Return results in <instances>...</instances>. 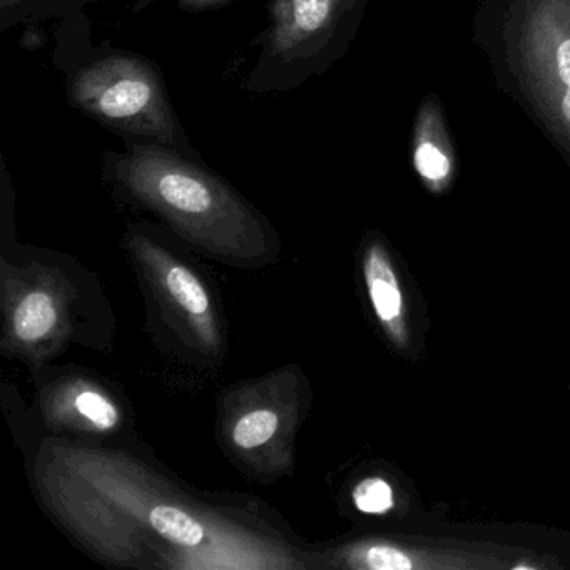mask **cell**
Instances as JSON below:
<instances>
[{
	"label": "cell",
	"instance_id": "13",
	"mask_svg": "<svg viewBox=\"0 0 570 570\" xmlns=\"http://www.w3.org/2000/svg\"><path fill=\"white\" fill-rule=\"evenodd\" d=\"M76 409L92 425L101 430L112 429L119 422V413L116 406L105 396L96 392H82L76 396Z\"/></svg>",
	"mask_w": 570,
	"mask_h": 570
},
{
	"label": "cell",
	"instance_id": "4",
	"mask_svg": "<svg viewBox=\"0 0 570 570\" xmlns=\"http://www.w3.org/2000/svg\"><path fill=\"white\" fill-rule=\"evenodd\" d=\"M517 55L530 101L570 151V0H529Z\"/></svg>",
	"mask_w": 570,
	"mask_h": 570
},
{
	"label": "cell",
	"instance_id": "14",
	"mask_svg": "<svg viewBox=\"0 0 570 570\" xmlns=\"http://www.w3.org/2000/svg\"><path fill=\"white\" fill-rule=\"evenodd\" d=\"M233 2L235 0H129V11L132 14H139L146 9L153 8V6L173 4L181 11L203 14V12L218 11V9L226 8Z\"/></svg>",
	"mask_w": 570,
	"mask_h": 570
},
{
	"label": "cell",
	"instance_id": "10",
	"mask_svg": "<svg viewBox=\"0 0 570 570\" xmlns=\"http://www.w3.org/2000/svg\"><path fill=\"white\" fill-rule=\"evenodd\" d=\"M169 295L189 315L206 316L209 309L208 293L199 279L185 266L173 265L166 273Z\"/></svg>",
	"mask_w": 570,
	"mask_h": 570
},
{
	"label": "cell",
	"instance_id": "3",
	"mask_svg": "<svg viewBox=\"0 0 570 570\" xmlns=\"http://www.w3.org/2000/svg\"><path fill=\"white\" fill-rule=\"evenodd\" d=\"M365 0H269L258 56L246 72L249 95H283L325 75L343 58Z\"/></svg>",
	"mask_w": 570,
	"mask_h": 570
},
{
	"label": "cell",
	"instance_id": "9",
	"mask_svg": "<svg viewBox=\"0 0 570 570\" xmlns=\"http://www.w3.org/2000/svg\"><path fill=\"white\" fill-rule=\"evenodd\" d=\"M149 522L159 535L179 546L196 547L205 539L203 527L178 507H156L149 513Z\"/></svg>",
	"mask_w": 570,
	"mask_h": 570
},
{
	"label": "cell",
	"instance_id": "12",
	"mask_svg": "<svg viewBox=\"0 0 570 570\" xmlns=\"http://www.w3.org/2000/svg\"><path fill=\"white\" fill-rule=\"evenodd\" d=\"M352 497L360 512L372 513V515H383L395 505L392 485L382 476L363 479L362 482L356 483Z\"/></svg>",
	"mask_w": 570,
	"mask_h": 570
},
{
	"label": "cell",
	"instance_id": "11",
	"mask_svg": "<svg viewBox=\"0 0 570 570\" xmlns=\"http://www.w3.org/2000/svg\"><path fill=\"white\" fill-rule=\"evenodd\" d=\"M278 423V415L272 410L249 412L236 423L235 430H233V440L242 449H256L275 435Z\"/></svg>",
	"mask_w": 570,
	"mask_h": 570
},
{
	"label": "cell",
	"instance_id": "5",
	"mask_svg": "<svg viewBox=\"0 0 570 570\" xmlns=\"http://www.w3.org/2000/svg\"><path fill=\"white\" fill-rule=\"evenodd\" d=\"M363 279L373 312L386 338L399 350L412 343L410 309L399 273L382 243L373 242L363 258Z\"/></svg>",
	"mask_w": 570,
	"mask_h": 570
},
{
	"label": "cell",
	"instance_id": "7",
	"mask_svg": "<svg viewBox=\"0 0 570 570\" xmlns=\"http://www.w3.org/2000/svg\"><path fill=\"white\" fill-rule=\"evenodd\" d=\"M92 0H0V32L29 22L69 19Z\"/></svg>",
	"mask_w": 570,
	"mask_h": 570
},
{
	"label": "cell",
	"instance_id": "6",
	"mask_svg": "<svg viewBox=\"0 0 570 570\" xmlns=\"http://www.w3.org/2000/svg\"><path fill=\"white\" fill-rule=\"evenodd\" d=\"M413 168L432 195H442L455 178V151L435 99L420 106L413 128Z\"/></svg>",
	"mask_w": 570,
	"mask_h": 570
},
{
	"label": "cell",
	"instance_id": "2",
	"mask_svg": "<svg viewBox=\"0 0 570 570\" xmlns=\"http://www.w3.org/2000/svg\"><path fill=\"white\" fill-rule=\"evenodd\" d=\"M125 148L102 153V178L126 198L153 209L193 235L242 238L262 223L248 203L203 161L198 151L121 139Z\"/></svg>",
	"mask_w": 570,
	"mask_h": 570
},
{
	"label": "cell",
	"instance_id": "8",
	"mask_svg": "<svg viewBox=\"0 0 570 570\" xmlns=\"http://www.w3.org/2000/svg\"><path fill=\"white\" fill-rule=\"evenodd\" d=\"M56 316L58 315H56L55 302L48 293H29L19 303L12 316L16 336L22 342H38L55 328Z\"/></svg>",
	"mask_w": 570,
	"mask_h": 570
},
{
	"label": "cell",
	"instance_id": "1",
	"mask_svg": "<svg viewBox=\"0 0 570 570\" xmlns=\"http://www.w3.org/2000/svg\"><path fill=\"white\" fill-rule=\"evenodd\" d=\"M52 62L69 105L119 138L196 151L169 98L161 68L148 56L92 41L85 12L62 19Z\"/></svg>",
	"mask_w": 570,
	"mask_h": 570
}]
</instances>
